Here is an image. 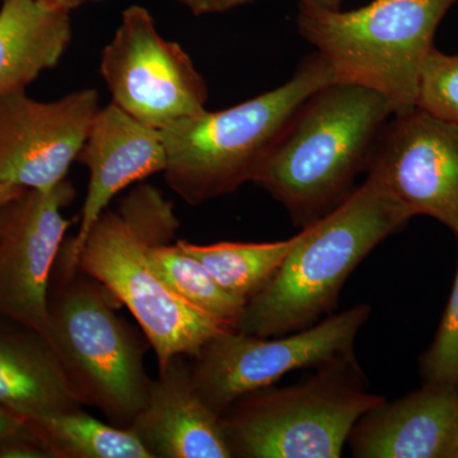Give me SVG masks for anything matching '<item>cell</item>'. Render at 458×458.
<instances>
[{
  "instance_id": "obj_11",
  "label": "cell",
  "mask_w": 458,
  "mask_h": 458,
  "mask_svg": "<svg viewBox=\"0 0 458 458\" xmlns=\"http://www.w3.org/2000/svg\"><path fill=\"white\" fill-rule=\"evenodd\" d=\"M366 171L412 216H430L458 233L456 123L419 107L391 117Z\"/></svg>"
},
{
  "instance_id": "obj_20",
  "label": "cell",
  "mask_w": 458,
  "mask_h": 458,
  "mask_svg": "<svg viewBox=\"0 0 458 458\" xmlns=\"http://www.w3.org/2000/svg\"><path fill=\"white\" fill-rule=\"evenodd\" d=\"M148 255L157 273L186 302L237 327L247 302L222 288L200 261L177 242L150 246Z\"/></svg>"
},
{
  "instance_id": "obj_13",
  "label": "cell",
  "mask_w": 458,
  "mask_h": 458,
  "mask_svg": "<svg viewBox=\"0 0 458 458\" xmlns=\"http://www.w3.org/2000/svg\"><path fill=\"white\" fill-rule=\"evenodd\" d=\"M77 162L89 171V186L77 234L62 247L68 261L74 260L89 229L117 194L152 174H164L167 150L161 131L110 102L96 114Z\"/></svg>"
},
{
  "instance_id": "obj_14",
  "label": "cell",
  "mask_w": 458,
  "mask_h": 458,
  "mask_svg": "<svg viewBox=\"0 0 458 458\" xmlns=\"http://www.w3.org/2000/svg\"><path fill=\"white\" fill-rule=\"evenodd\" d=\"M131 429L153 458L232 457L222 415L199 393L186 355L158 369Z\"/></svg>"
},
{
  "instance_id": "obj_3",
  "label": "cell",
  "mask_w": 458,
  "mask_h": 458,
  "mask_svg": "<svg viewBox=\"0 0 458 458\" xmlns=\"http://www.w3.org/2000/svg\"><path fill=\"white\" fill-rule=\"evenodd\" d=\"M414 218L372 177L297 234L273 279L247 302L237 330L288 335L336 306L344 283L382 241Z\"/></svg>"
},
{
  "instance_id": "obj_8",
  "label": "cell",
  "mask_w": 458,
  "mask_h": 458,
  "mask_svg": "<svg viewBox=\"0 0 458 458\" xmlns=\"http://www.w3.org/2000/svg\"><path fill=\"white\" fill-rule=\"evenodd\" d=\"M369 315V306L357 304L274 339L229 328L190 358L192 379L203 399L223 415L246 394L271 387L294 370L352 360L355 339Z\"/></svg>"
},
{
  "instance_id": "obj_21",
  "label": "cell",
  "mask_w": 458,
  "mask_h": 458,
  "mask_svg": "<svg viewBox=\"0 0 458 458\" xmlns=\"http://www.w3.org/2000/svg\"><path fill=\"white\" fill-rule=\"evenodd\" d=\"M418 107L458 125V53L430 51L421 72Z\"/></svg>"
},
{
  "instance_id": "obj_6",
  "label": "cell",
  "mask_w": 458,
  "mask_h": 458,
  "mask_svg": "<svg viewBox=\"0 0 458 458\" xmlns=\"http://www.w3.org/2000/svg\"><path fill=\"white\" fill-rule=\"evenodd\" d=\"M458 0H372L344 12L300 4L301 36L324 56L335 82L384 96L394 116L418 107L421 72L437 30Z\"/></svg>"
},
{
  "instance_id": "obj_17",
  "label": "cell",
  "mask_w": 458,
  "mask_h": 458,
  "mask_svg": "<svg viewBox=\"0 0 458 458\" xmlns=\"http://www.w3.org/2000/svg\"><path fill=\"white\" fill-rule=\"evenodd\" d=\"M73 38L71 12L44 0H4L0 8V98L26 90L59 64Z\"/></svg>"
},
{
  "instance_id": "obj_26",
  "label": "cell",
  "mask_w": 458,
  "mask_h": 458,
  "mask_svg": "<svg viewBox=\"0 0 458 458\" xmlns=\"http://www.w3.org/2000/svg\"><path fill=\"white\" fill-rule=\"evenodd\" d=\"M44 2L55 5L57 8L64 9V11L71 12L72 13V11H74V9L92 4V3L104 2V0H44Z\"/></svg>"
},
{
  "instance_id": "obj_10",
  "label": "cell",
  "mask_w": 458,
  "mask_h": 458,
  "mask_svg": "<svg viewBox=\"0 0 458 458\" xmlns=\"http://www.w3.org/2000/svg\"><path fill=\"white\" fill-rule=\"evenodd\" d=\"M68 179L49 191L22 190L0 207V318L47 336L51 276L73 222Z\"/></svg>"
},
{
  "instance_id": "obj_9",
  "label": "cell",
  "mask_w": 458,
  "mask_h": 458,
  "mask_svg": "<svg viewBox=\"0 0 458 458\" xmlns=\"http://www.w3.org/2000/svg\"><path fill=\"white\" fill-rule=\"evenodd\" d=\"M99 74L114 105L157 131L207 110L203 75L180 44L161 36L141 5L123 9L102 50Z\"/></svg>"
},
{
  "instance_id": "obj_12",
  "label": "cell",
  "mask_w": 458,
  "mask_h": 458,
  "mask_svg": "<svg viewBox=\"0 0 458 458\" xmlns=\"http://www.w3.org/2000/svg\"><path fill=\"white\" fill-rule=\"evenodd\" d=\"M101 105L83 89L55 101H36L26 90L0 98V183L49 191L77 162Z\"/></svg>"
},
{
  "instance_id": "obj_19",
  "label": "cell",
  "mask_w": 458,
  "mask_h": 458,
  "mask_svg": "<svg viewBox=\"0 0 458 458\" xmlns=\"http://www.w3.org/2000/svg\"><path fill=\"white\" fill-rule=\"evenodd\" d=\"M294 237L276 242H219L177 245L197 259L228 293L249 302L273 279L295 242Z\"/></svg>"
},
{
  "instance_id": "obj_28",
  "label": "cell",
  "mask_w": 458,
  "mask_h": 458,
  "mask_svg": "<svg viewBox=\"0 0 458 458\" xmlns=\"http://www.w3.org/2000/svg\"><path fill=\"white\" fill-rule=\"evenodd\" d=\"M25 189L14 188V186L3 185L0 183V207L8 201L9 199L16 197L21 191Z\"/></svg>"
},
{
  "instance_id": "obj_4",
  "label": "cell",
  "mask_w": 458,
  "mask_h": 458,
  "mask_svg": "<svg viewBox=\"0 0 458 458\" xmlns=\"http://www.w3.org/2000/svg\"><path fill=\"white\" fill-rule=\"evenodd\" d=\"M116 306L122 304L101 283L59 254L47 300V340L84 405L131 428L153 381L146 369L150 345Z\"/></svg>"
},
{
  "instance_id": "obj_15",
  "label": "cell",
  "mask_w": 458,
  "mask_h": 458,
  "mask_svg": "<svg viewBox=\"0 0 458 458\" xmlns=\"http://www.w3.org/2000/svg\"><path fill=\"white\" fill-rule=\"evenodd\" d=\"M457 418L458 391L424 384L363 415L348 441L354 457L445 458Z\"/></svg>"
},
{
  "instance_id": "obj_5",
  "label": "cell",
  "mask_w": 458,
  "mask_h": 458,
  "mask_svg": "<svg viewBox=\"0 0 458 458\" xmlns=\"http://www.w3.org/2000/svg\"><path fill=\"white\" fill-rule=\"evenodd\" d=\"M333 82V69L315 53L278 89L225 110L207 108L161 131L167 150L165 182L190 205L225 197L252 182L295 110Z\"/></svg>"
},
{
  "instance_id": "obj_1",
  "label": "cell",
  "mask_w": 458,
  "mask_h": 458,
  "mask_svg": "<svg viewBox=\"0 0 458 458\" xmlns=\"http://www.w3.org/2000/svg\"><path fill=\"white\" fill-rule=\"evenodd\" d=\"M180 222L161 190L140 183L89 229L73 261L125 306L140 325L158 369L177 355L195 357L233 328L181 298L149 260V247L174 242Z\"/></svg>"
},
{
  "instance_id": "obj_25",
  "label": "cell",
  "mask_w": 458,
  "mask_h": 458,
  "mask_svg": "<svg viewBox=\"0 0 458 458\" xmlns=\"http://www.w3.org/2000/svg\"><path fill=\"white\" fill-rule=\"evenodd\" d=\"M29 428V421L25 418L0 405V442L9 437L26 432Z\"/></svg>"
},
{
  "instance_id": "obj_23",
  "label": "cell",
  "mask_w": 458,
  "mask_h": 458,
  "mask_svg": "<svg viewBox=\"0 0 458 458\" xmlns=\"http://www.w3.org/2000/svg\"><path fill=\"white\" fill-rule=\"evenodd\" d=\"M0 458H54L53 454L31 426L26 432L0 442Z\"/></svg>"
},
{
  "instance_id": "obj_24",
  "label": "cell",
  "mask_w": 458,
  "mask_h": 458,
  "mask_svg": "<svg viewBox=\"0 0 458 458\" xmlns=\"http://www.w3.org/2000/svg\"><path fill=\"white\" fill-rule=\"evenodd\" d=\"M195 16L221 14L251 4L255 0H174Z\"/></svg>"
},
{
  "instance_id": "obj_18",
  "label": "cell",
  "mask_w": 458,
  "mask_h": 458,
  "mask_svg": "<svg viewBox=\"0 0 458 458\" xmlns=\"http://www.w3.org/2000/svg\"><path fill=\"white\" fill-rule=\"evenodd\" d=\"M54 458H153L131 428L98 420L84 409L29 421Z\"/></svg>"
},
{
  "instance_id": "obj_22",
  "label": "cell",
  "mask_w": 458,
  "mask_h": 458,
  "mask_svg": "<svg viewBox=\"0 0 458 458\" xmlns=\"http://www.w3.org/2000/svg\"><path fill=\"white\" fill-rule=\"evenodd\" d=\"M420 370L426 384L458 391V267L441 324L432 345L421 357Z\"/></svg>"
},
{
  "instance_id": "obj_16",
  "label": "cell",
  "mask_w": 458,
  "mask_h": 458,
  "mask_svg": "<svg viewBox=\"0 0 458 458\" xmlns=\"http://www.w3.org/2000/svg\"><path fill=\"white\" fill-rule=\"evenodd\" d=\"M0 405L27 421L83 409L47 336L0 318Z\"/></svg>"
},
{
  "instance_id": "obj_29",
  "label": "cell",
  "mask_w": 458,
  "mask_h": 458,
  "mask_svg": "<svg viewBox=\"0 0 458 458\" xmlns=\"http://www.w3.org/2000/svg\"><path fill=\"white\" fill-rule=\"evenodd\" d=\"M445 458H458V418L454 434H452L450 447H448L447 454H445Z\"/></svg>"
},
{
  "instance_id": "obj_27",
  "label": "cell",
  "mask_w": 458,
  "mask_h": 458,
  "mask_svg": "<svg viewBox=\"0 0 458 458\" xmlns=\"http://www.w3.org/2000/svg\"><path fill=\"white\" fill-rule=\"evenodd\" d=\"M343 0H301V5H307V7L321 8V9H340Z\"/></svg>"
},
{
  "instance_id": "obj_2",
  "label": "cell",
  "mask_w": 458,
  "mask_h": 458,
  "mask_svg": "<svg viewBox=\"0 0 458 458\" xmlns=\"http://www.w3.org/2000/svg\"><path fill=\"white\" fill-rule=\"evenodd\" d=\"M393 116L390 102L375 90L327 84L295 110L252 182L306 227L349 197Z\"/></svg>"
},
{
  "instance_id": "obj_7",
  "label": "cell",
  "mask_w": 458,
  "mask_h": 458,
  "mask_svg": "<svg viewBox=\"0 0 458 458\" xmlns=\"http://www.w3.org/2000/svg\"><path fill=\"white\" fill-rule=\"evenodd\" d=\"M382 403L364 391L352 358L304 384L246 394L222 420L232 457L339 458L355 424Z\"/></svg>"
}]
</instances>
